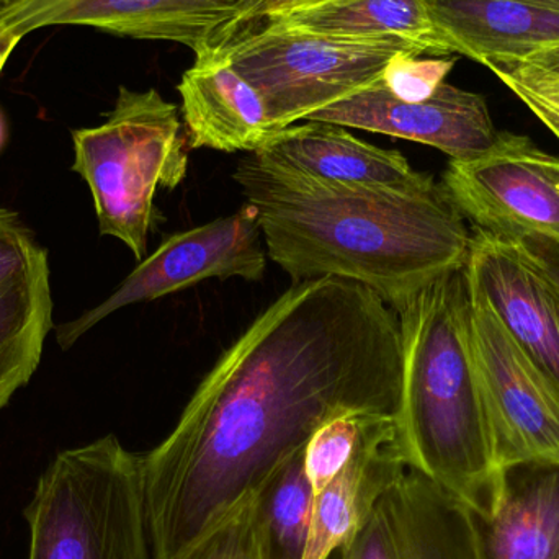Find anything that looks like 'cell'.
Segmentation results:
<instances>
[{
	"instance_id": "obj_7",
	"label": "cell",
	"mask_w": 559,
	"mask_h": 559,
	"mask_svg": "<svg viewBox=\"0 0 559 559\" xmlns=\"http://www.w3.org/2000/svg\"><path fill=\"white\" fill-rule=\"evenodd\" d=\"M254 206L167 238L121 285L81 318L59 325L58 342L69 348L111 312L153 301L210 278L239 277L259 282L267 269V251Z\"/></svg>"
},
{
	"instance_id": "obj_4",
	"label": "cell",
	"mask_w": 559,
	"mask_h": 559,
	"mask_svg": "<svg viewBox=\"0 0 559 559\" xmlns=\"http://www.w3.org/2000/svg\"><path fill=\"white\" fill-rule=\"evenodd\" d=\"M25 519L28 559H154L143 455L115 436L58 453Z\"/></svg>"
},
{
	"instance_id": "obj_24",
	"label": "cell",
	"mask_w": 559,
	"mask_h": 559,
	"mask_svg": "<svg viewBox=\"0 0 559 559\" xmlns=\"http://www.w3.org/2000/svg\"><path fill=\"white\" fill-rule=\"evenodd\" d=\"M453 59H420V56H397L384 72L383 81L396 97L407 102L430 97L452 71Z\"/></svg>"
},
{
	"instance_id": "obj_1",
	"label": "cell",
	"mask_w": 559,
	"mask_h": 559,
	"mask_svg": "<svg viewBox=\"0 0 559 559\" xmlns=\"http://www.w3.org/2000/svg\"><path fill=\"white\" fill-rule=\"evenodd\" d=\"M396 311L360 283H295L216 361L143 455L154 559H179L312 433L350 411L397 417Z\"/></svg>"
},
{
	"instance_id": "obj_20",
	"label": "cell",
	"mask_w": 559,
	"mask_h": 559,
	"mask_svg": "<svg viewBox=\"0 0 559 559\" xmlns=\"http://www.w3.org/2000/svg\"><path fill=\"white\" fill-rule=\"evenodd\" d=\"M262 25L344 38L391 39L409 43L424 55H455L433 22L429 0H331Z\"/></svg>"
},
{
	"instance_id": "obj_18",
	"label": "cell",
	"mask_w": 559,
	"mask_h": 559,
	"mask_svg": "<svg viewBox=\"0 0 559 559\" xmlns=\"http://www.w3.org/2000/svg\"><path fill=\"white\" fill-rule=\"evenodd\" d=\"M472 519L478 559H559V460L502 466L495 512Z\"/></svg>"
},
{
	"instance_id": "obj_11",
	"label": "cell",
	"mask_w": 559,
	"mask_h": 559,
	"mask_svg": "<svg viewBox=\"0 0 559 559\" xmlns=\"http://www.w3.org/2000/svg\"><path fill=\"white\" fill-rule=\"evenodd\" d=\"M305 121H324L427 144L445 153L450 160L481 156L499 133L485 98L475 92L443 82L430 97L407 102L396 97L383 78L314 111Z\"/></svg>"
},
{
	"instance_id": "obj_19",
	"label": "cell",
	"mask_w": 559,
	"mask_h": 559,
	"mask_svg": "<svg viewBox=\"0 0 559 559\" xmlns=\"http://www.w3.org/2000/svg\"><path fill=\"white\" fill-rule=\"evenodd\" d=\"M429 7L455 55L483 66L559 41V9L542 0H429Z\"/></svg>"
},
{
	"instance_id": "obj_2",
	"label": "cell",
	"mask_w": 559,
	"mask_h": 559,
	"mask_svg": "<svg viewBox=\"0 0 559 559\" xmlns=\"http://www.w3.org/2000/svg\"><path fill=\"white\" fill-rule=\"evenodd\" d=\"M233 179L254 206L269 259L295 283H360L396 308L462 269L473 231L442 182L413 192L335 186L261 154Z\"/></svg>"
},
{
	"instance_id": "obj_32",
	"label": "cell",
	"mask_w": 559,
	"mask_h": 559,
	"mask_svg": "<svg viewBox=\"0 0 559 559\" xmlns=\"http://www.w3.org/2000/svg\"><path fill=\"white\" fill-rule=\"evenodd\" d=\"M542 2L548 3V5L557 7V9H559V0H542Z\"/></svg>"
},
{
	"instance_id": "obj_10",
	"label": "cell",
	"mask_w": 559,
	"mask_h": 559,
	"mask_svg": "<svg viewBox=\"0 0 559 559\" xmlns=\"http://www.w3.org/2000/svg\"><path fill=\"white\" fill-rule=\"evenodd\" d=\"M249 0H19L0 9V33L22 39L46 26H88L114 35L225 48Z\"/></svg>"
},
{
	"instance_id": "obj_31",
	"label": "cell",
	"mask_w": 559,
	"mask_h": 559,
	"mask_svg": "<svg viewBox=\"0 0 559 559\" xmlns=\"http://www.w3.org/2000/svg\"><path fill=\"white\" fill-rule=\"evenodd\" d=\"M19 2V0H0V9L3 7L12 5V3Z\"/></svg>"
},
{
	"instance_id": "obj_3",
	"label": "cell",
	"mask_w": 559,
	"mask_h": 559,
	"mask_svg": "<svg viewBox=\"0 0 559 559\" xmlns=\"http://www.w3.org/2000/svg\"><path fill=\"white\" fill-rule=\"evenodd\" d=\"M393 309L403 344L396 424L404 462L473 514L489 518L498 504L501 468L473 352L465 265Z\"/></svg>"
},
{
	"instance_id": "obj_30",
	"label": "cell",
	"mask_w": 559,
	"mask_h": 559,
	"mask_svg": "<svg viewBox=\"0 0 559 559\" xmlns=\"http://www.w3.org/2000/svg\"><path fill=\"white\" fill-rule=\"evenodd\" d=\"M10 52H2L0 55V72H2L3 64H5L7 59H9Z\"/></svg>"
},
{
	"instance_id": "obj_9",
	"label": "cell",
	"mask_w": 559,
	"mask_h": 559,
	"mask_svg": "<svg viewBox=\"0 0 559 559\" xmlns=\"http://www.w3.org/2000/svg\"><path fill=\"white\" fill-rule=\"evenodd\" d=\"M469 283V282H468ZM472 292V342L499 468L559 460V391Z\"/></svg>"
},
{
	"instance_id": "obj_15",
	"label": "cell",
	"mask_w": 559,
	"mask_h": 559,
	"mask_svg": "<svg viewBox=\"0 0 559 559\" xmlns=\"http://www.w3.org/2000/svg\"><path fill=\"white\" fill-rule=\"evenodd\" d=\"M179 92L190 150L252 154L278 133L264 98L223 49L197 56Z\"/></svg>"
},
{
	"instance_id": "obj_14",
	"label": "cell",
	"mask_w": 559,
	"mask_h": 559,
	"mask_svg": "<svg viewBox=\"0 0 559 559\" xmlns=\"http://www.w3.org/2000/svg\"><path fill=\"white\" fill-rule=\"evenodd\" d=\"M51 318L48 255L0 206V411L35 373Z\"/></svg>"
},
{
	"instance_id": "obj_26",
	"label": "cell",
	"mask_w": 559,
	"mask_h": 559,
	"mask_svg": "<svg viewBox=\"0 0 559 559\" xmlns=\"http://www.w3.org/2000/svg\"><path fill=\"white\" fill-rule=\"evenodd\" d=\"M502 82L559 140V87H531L521 82Z\"/></svg>"
},
{
	"instance_id": "obj_27",
	"label": "cell",
	"mask_w": 559,
	"mask_h": 559,
	"mask_svg": "<svg viewBox=\"0 0 559 559\" xmlns=\"http://www.w3.org/2000/svg\"><path fill=\"white\" fill-rule=\"evenodd\" d=\"M509 239L521 248L528 261L547 278L559 301V241L535 235L512 236Z\"/></svg>"
},
{
	"instance_id": "obj_5",
	"label": "cell",
	"mask_w": 559,
	"mask_h": 559,
	"mask_svg": "<svg viewBox=\"0 0 559 559\" xmlns=\"http://www.w3.org/2000/svg\"><path fill=\"white\" fill-rule=\"evenodd\" d=\"M72 138V170L91 189L102 235L114 236L143 261L156 190H176L189 170L179 108L154 88L120 87L107 120Z\"/></svg>"
},
{
	"instance_id": "obj_12",
	"label": "cell",
	"mask_w": 559,
	"mask_h": 559,
	"mask_svg": "<svg viewBox=\"0 0 559 559\" xmlns=\"http://www.w3.org/2000/svg\"><path fill=\"white\" fill-rule=\"evenodd\" d=\"M328 559H478L472 512L407 468L360 531Z\"/></svg>"
},
{
	"instance_id": "obj_6",
	"label": "cell",
	"mask_w": 559,
	"mask_h": 559,
	"mask_svg": "<svg viewBox=\"0 0 559 559\" xmlns=\"http://www.w3.org/2000/svg\"><path fill=\"white\" fill-rule=\"evenodd\" d=\"M222 49L258 88L278 131L370 87L397 56L424 55L404 41L344 38L267 25L242 33Z\"/></svg>"
},
{
	"instance_id": "obj_16",
	"label": "cell",
	"mask_w": 559,
	"mask_h": 559,
	"mask_svg": "<svg viewBox=\"0 0 559 559\" xmlns=\"http://www.w3.org/2000/svg\"><path fill=\"white\" fill-rule=\"evenodd\" d=\"M286 169L335 186L413 192L433 186L397 151L381 150L352 136L347 128L306 121L278 131L258 153Z\"/></svg>"
},
{
	"instance_id": "obj_8",
	"label": "cell",
	"mask_w": 559,
	"mask_h": 559,
	"mask_svg": "<svg viewBox=\"0 0 559 559\" xmlns=\"http://www.w3.org/2000/svg\"><path fill=\"white\" fill-rule=\"evenodd\" d=\"M443 189L476 229L559 241V157L528 138L498 133L472 160H450Z\"/></svg>"
},
{
	"instance_id": "obj_25",
	"label": "cell",
	"mask_w": 559,
	"mask_h": 559,
	"mask_svg": "<svg viewBox=\"0 0 559 559\" xmlns=\"http://www.w3.org/2000/svg\"><path fill=\"white\" fill-rule=\"evenodd\" d=\"M501 81L521 82L531 87H559V41L522 58L488 62Z\"/></svg>"
},
{
	"instance_id": "obj_29",
	"label": "cell",
	"mask_w": 559,
	"mask_h": 559,
	"mask_svg": "<svg viewBox=\"0 0 559 559\" xmlns=\"http://www.w3.org/2000/svg\"><path fill=\"white\" fill-rule=\"evenodd\" d=\"M19 39L12 38V36L2 35L0 33V52L13 51Z\"/></svg>"
},
{
	"instance_id": "obj_23",
	"label": "cell",
	"mask_w": 559,
	"mask_h": 559,
	"mask_svg": "<svg viewBox=\"0 0 559 559\" xmlns=\"http://www.w3.org/2000/svg\"><path fill=\"white\" fill-rule=\"evenodd\" d=\"M373 414L350 411L322 424L305 450V468L316 492L321 491L354 455L365 426Z\"/></svg>"
},
{
	"instance_id": "obj_17",
	"label": "cell",
	"mask_w": 559,
	"mask_h": 559,
	"mask_svg": "<svg viewBox=\"0 0 559 559\" xmlns=\"http://www.w3.org/2000/svg\"><path fill=\"white\" fill-rule=\"evenodd\" d=\"M396 417L373 414L344 468L316 492L311 532L302 559H328L370 518L381 496L406 472Z\"/></svg>"
},
{
	"instance_id": "obj_28",
	"label": "cell",
	"mask_w": 559,
	"mask_h": 559,
	"mask_svg": "<svg viewBox=\"0 0 559 559\" xmlns=\"http://www.w3.org/2000/svg\"><path fill=\"white\" fill-rule=\"evenodd\" d=\"M325 2H331V0H249L245 13H242L238 26H236L235 38H238L242 33L258 28L259 25L267 22V20L288 15V13L296 12V10L321 5V3Z\"/></svg>"
},
{
	"instance_id": "obj_21",
	"label": "cell",
	"mask_w": 559,
	"mask_h": 559,
	"mask_svg": "<svg viewBox=\"0 0 559 559\" xmlns=\"http://www.w3.org/2000/svg\"><path fill=\"white\" fill-rule=\"evenodd\" d=\"M305 449L289 455L258 489V511L269 559H302L316 491L306 475Z\"/></svg>"
},
{
	"instance_id": "obj_13",
	"label": "cell",
	"mask_w": 559,
	"mask_h": 559,
	"mask_svg": "<svg viewBox=\"0 0 559 559\" xmlns=\"http://www.w3.org/2000/svg\"><path fill=\"white\" fill-rule=\"evenodd\" d=\"M469 286L528 360L559 391V301L512 239L475 229L465 262Z\"/></svg>"
},
{
	"instance_id": "obj_22",
	"label": "cell",
	"mask_w": 559,
	"mask_h": 559,
	"mask_svg": "<svg viewBox=\"0 0 559 559\" xmlns=\"http://www.w3.org/2000/svg\"><path fill=\"white\" fill-rule=\"evenodd\" d=\"M179 559H269L259 521L258 492L246 496Z\"/></svg>"
}]
</instances>
